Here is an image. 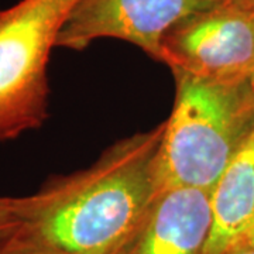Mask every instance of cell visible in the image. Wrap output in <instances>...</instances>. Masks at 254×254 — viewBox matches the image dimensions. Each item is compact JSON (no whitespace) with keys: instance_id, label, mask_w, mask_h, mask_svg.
I'll list each match as a JSON object with an SVG mask.
<instances>
[{"instance_id":"6da1fadb","label":"cell","mask_w":254,"mask_h":254,"mask_svg":"<svg viewBox=\"0 0 254 254\" xmlns=\"http://www.w3.org/2000/svg\"><path fill=\"white\" fill-rule=\"evenodd\" d=\"M165 122L112 144L91 167L16 198L20 222L65 254H123L163 192Z\"/></svg>"},{"instance_id":"7a4b0ae2","label":"cell","mask_w":254,"mask_h":254,"mask_svg":"<svg viewBox=\"0 0 254 254\" xmlns=\"http://www.w3.org/2000/svg\"><path fill=\"white\" fill-rule=\"evenodd\" d=\"M173 75L177 93L158 154L160 188L212 190L254 130V79Z\"/></svg>"},{"instance_id":"3957f363","label":"cell","mask_w":254,"mask_h":254,"mask_svg":"<svg viewBox=\"0 0 254 254\" xmlns=\"http://www.w3.org/2000/svg\"><path fill=\"white\" fill-rule=\"evenodd\" d=\"M78 0H20L0 10V141L48 118V61Z\"/></svg>"},{"instance_id":"277c9868","label":"cell","mask_w":254,"mask_h":254,"mask_svg":"<svg viewBox=\"0 0 254 254\" xmlns=\"http://www.w3.org/2000/svg\"><path fill=\"white\" fill-rule=\"evenodd\" d=\"M160 63L212 81L254 79V16L227 3L192 14L165 34Z\"/></svg>"},{"instance_id":"5b68a950","label":"cell","mask_w":254,"mask_h":254,"mask_svg":"<svg viewBox=\"0 0 254 254\" xmlns=\"http://www.w3.org/2000/svg\"><path fill=\"white\" fill-rule=\"evenodd\" d=\"M222 0H78L57 40V47L83 51L99 38H118L161 60L165 34L182 20Z\"/></svg>"},{"instance_id":"8992f818","label":"cell","mask_w":254,"mask_h":254,"mask_svg":"<svg viewBox=\"0 0 254 254\" xmlns=\"http://www.w3.org/2000/svg\"><path fill=\"white\" fill-rule=\"evenodd\" d=\"M210 230V190L168 188L123 254H206Z\"/></svg>"},{"instance_id":"52a82bcc","label":"cell","mask_w":254,"mask_h":254,"mask_svg":"<svg viewBox=\"0 0 254 254\" xmlns=\"http://www.w3.org/2000/svg\"><path fill=\"white\" fill-rule=\"evenodd\" d=\"M210 202L206 254H226L254 233V130L212 188Z\"/></svg>"},{"instance_id":"ba28073f","label":"cell","mask_w":254,"mask_h":254,"mask_svg":"<svg viewBox=\"0 0 254 254\" xmlns=\"http://www.w3.org/2000/svg\"><path fill=\"white\" fill-rule=\"evenodd\" d=\"M0 254H65L46 239L20 225L17 230L0 242Z\"/></svg>"},{"instance_id":"9c48e42d","label":"cell","mask_w":254,"mask_h":254,"mask_svg":"<svg viewBox=\"0 0 254 254\" xmlns=\"http://www.w3.org/2000/svg\"><path fill=\"white\" fill-rule=\"evenodd\" d=\"M21 225L16 208V198L0 196V242L13 235Z\"/></svg>"},{"instance_id":"30bf717a","label":"cell","mask_w":254,"mask_h":254,"mask_svg":"<svg viewBox=\"0 0 254 254\" xmlns=\"http://www.w3.org/2000/svg\"><path fill=\"white\" fill-rule=\"evenodd\" d=\"M226 254H254V233L233 246Z\"/></svg>"},{"instance_id":"8fae6325","label":"cell","mask_w":254,"mask_h":254,"mask_svg":"<svg viewBox=\"0 0 254 254\" xmlns=\"http://www.w3.org/2000/svg\"><path fill=\"white\" fill-rule=\"evenodd\" d=\"M222 1L227 3V4H232V6H236L239 9H242L246 3V0H222Z\"/></svg>"},{"instance_id":"7c38bea8","label":"cell","mask_w":254,"mask_h":254,"mask_svg":"<svg viewBox=\"0 0 254 254\" xmlns=\"http://www.w3.org/2000/svg\"><path fill=\"white\" fill-rule=\"evenodd\" d=\"M242 9L246 10V11H249V13H252L254 16V0H246L245 6H243Z\"/></svg>"}]
</instances>
